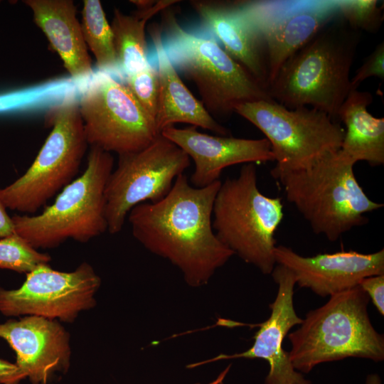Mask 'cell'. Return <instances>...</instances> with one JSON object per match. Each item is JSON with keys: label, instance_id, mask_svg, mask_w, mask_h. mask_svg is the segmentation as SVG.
I'll return each mask as SVG.
<instances>
[{"label": "cell", "instance_id": "e0dca14e", "mask_svg": "<svg viewBox=\"0 0 384 384\" xmlns=\"http://www.w3.org/2000/svg\"><path fill=\"white\" fill-rule=\"evenodd\" d=\"M0 338L16 352V366L32 384H49L69 365L68 336L53 319L28 316L0 324Z\"/></svg>", "mask_w": 384, "mask_h": 384}, {"label": "cell", "instance_id": "4dcf8cb0", "mask_svg": "<svg viewBox=\"0 0 384 384\" xmlns=\"http://www.w3.org/2000/svg\"><path fill=\"white\" fill-rule=\"evenodd\" d=\"M129 2L136 6L137 9H145L153 6L156 1L154 0H130Z\"/></svg>", "mask_w": 384, "mask_h": 384}, {"label": "cell", "instance_id": "484cf974", "mask_svg": "<svg viewBox=\"0 0 384 384\" xmlns=\"http://www.w3.org/2000/svg\"><path fill=\"white\" fill-rule=\"evenodd\" d=\"M126 85L140 105L155 119L159 97L157 70L149 65L145 69L128 76Z\"/></svg>", "mask_w": 384, "mask_h": 384}, {"label": "cell", "instance_id": "ffe728a7", "mask_svg": "<svg viewBox=\"0 0 384 384\" xmlns=\"http://www.w3.org/2000/svg\"><path fill=\"white\" fill-rule=\"evenodd\" d=\"M33 21L58 53L72 78L93 75L91 58L85 43L77 9L73 0H26Z\"/></svg>", "mask_w": 384, "mask_h": 384}, {"label": "cell", "instance_id": "4fadbf2b", "mask_svg": "<svg viewBox=\"0 0 384 384\" xmlns=\"http://www.w3.org/2000/svg\"><path fill=\"white\" fill-rule=\"evenodd\" d=\"M243 3L265 46L268 85L293 54L338 18V0H262Z\"/></svg>", "mask_w": 384, "mask_h": 384}, {"label": "cell", "instance_id": "277c9868", "mask_svg": "<svg viewBox=\"0 0 384 384\" xmlns=\"http://www.w3.org/2000/svg\"><path fill=\"white\" fill-rule=\"evenodd\" d=\"M354 165L338 151L306 169L272 176L313 232L334 242L366 224V214L383 207L366 194L356 178Z\"/></svg>", "mask_w": 384, "mask_h": 384}, {"label": "cell", "instance_id": "1f68e13d", "mask_svg": "<svg viewBox=\"0 0 384 384\" xmlns=\"http://www.w3.org/2000/svg\"><path fill=\"white\" fill-rule=\"evenodd\" d=\"M230 365L226 367L217 377L215 380H212L208 384H223V381L230 370Z\"/></svg>", "mask_w": 384, "mask_h": 384}, {"label": "cell", "instance_id": "3957f363", "mask_svg": "<svg viewBox=\"0 0 384 384\" xmlns=\"http://www.w3.org/2000/svg\"><path fill=\"white\" fill-rule=\"evenodd\" d=\"M369 301L357 286L306 313L300 326L288 334V354L295 370L308 373L321 363L348 358L383 361L384 336L370 320Z\"/></svg>", "mask_w": 384, "mask_h": 384}, {"label": "cell", "instance_id": "9a60e30c", "mask_svg": "<svg viewBox=\"0 0 384 384\" xmlns=\"http://www.w3.org/2000/svg\"><path fill=\"white\" fill-rule=\"evenodd\" d=\"M277 264L288 268L299 287L326 297L359 286L363 279L384 274V250L364 254L356 251L304 257L284 245L274 250Z\"/></svg>", "mask_w": 384, "mask_h": 384}, {"label": "cell", "instance_id": "52a82bcc", "mask_svg": "<svg viewBox=\"0 0 384 384\" xmlns=\"http://www.w3.org/2000/svg\"><path fill=\"white\" fill-rule=\"evenodd\" d=\"M283 217L282 199L260 191L257 169L250 163L244 164L236 177L221 181L213 203L212 227L234 255L268 274L277 265L274 236Z\"/></svg>", "mask_w": 384, "mask_h": 384}, {"label": "cell", "instance_id": "8fae6325", "mask_svg": "<svg viewBox=\"0 0 384 384\" xmlns=\"http://www.w3.org/2000/svg\"><path fill=\"white\" fill-rule=\"evenodd\" d=\"M78 102L90 146L119 156L144 149L161 134L127 86L109 75L90 83Z\"/></svg>", "mask_w": 384, "mask_h": 384}, {"label": "cell", "instance_id": "d4e9b609", "mask_svg": "<svg viewBox=\"0 0 384 384\" xmlns=\"http://www.w3.org/2000/svg\"><path fill=\"white\" fill-rule=\"evenodd\" d=\"M338 18L358 31L376 32L383 20L376 0H338Z\"/></svg>", "mask_w": 384, "mask_h": 384}, {"label": "cell", "instance_id": "83f0119b", "mask_svg": "<svg viewBox=\"0 0 384 384\" xmlns=\"http://www.w3.org/2000/svg\"><path fill=\"white\" fill-rule=\"evenodd\" d=\"M359 287L367 294L378 309L384 315V274L373 275L362 279Z\"/></svg>", "mask_w": 384, "mask_h": 384}, {"label": "cell", "instance_id": "6da1fadb", "mask_svg": "<svg viewBox=\"0 0 384 384\" xmlns=\"http://www.w3.org/2000/svg\"><path fill=\"white\" fill-rule=\"evenodd\" d=\"M220 184L219 180L196 188L184 174L179 175L163 199L140 203L127 215L134 238L177 267L193 287L206 284L234 255L212 227L213 206Z\"/></svg>", "mask_w": 384, "mask_h": 384}, {"label": "cell", "instance_id": "7c38bea8", "mask_svg": "<svg viewBox=\"0 0 384 384\" xmlns=\"http://www.w3.org/2000/svg\"><path fill=\"white\" fill-rule=\"evenodd\" d=\"M100 278L83 262L74 271L54 270L48 265L26 274L21 287H0V311L6 316H37L70 321L78 314L94 306Z\"/></svg>", "mask_w": 384, "mask_h": 384}, {"label": "cell", "instance_id": "f546056e", "mask_svg": "<svg viewBox=\"0 0 384 384\" xmlns=\"http://www.w3.org/2000/svg\"><path fill=\"white\" fill-rule=\"evenodd\" d=\"M6 208L0 202V238L9 236L14 233L11 217H9Z\"/></svg>", "mask_w": 384, "mask_h": 384}, {"label": "cell", "instance_id": "603a6c76", "mask_svg": "<svg viewBox=\"0 0 384 384\" xmlns=\"http://www.w3.org/2000/svg\"><path fill=\"white\" fill-rule=\"evenodd\" d=\"M81 30L87 48L93 53L100 70H116L119 67L113 33L101 1L83 0Z\"/></svg>", "mask_w": 384, "mask_h": 384}, {"label": "cell", "instance_id": "5b68a950", "mask_svg": "<svg viewBox=\"0 0 384 384\" xmlns=\"http://www.w3.org/2000/svg\"><path fill=\"white\" fill-rule=\"evenodd\" d=\"M114 167L111 153L90 146L83 173L38 215H14V233L36 248H54L68 239L87 242L107 231L105 188Z\"/></svg>", "mask_w": 384, "mask_h": 384}, {"label": "cell", "instance_id": "5bb4252c", "mask_svg": "<svg viewBox=\"0 0 384 384\" xmlns=\"http://www.w3.org/2000/svg\"><path fill=\"white\" fill-rule=\"evenodd\" d=\"M271 274L277 284V292L274 302L270 304L269 318L258 324L260 329L255 333L252 347L240 353L220 354L210 360L191 364L188 368L223 359L261 358L265 360L270 367L264 384H312L295 370L288 351L283 348L288 332L294 326L301 324L303 320L297 314L294 306V276L288 268L279 264Z\"/></svg>", "mask_w": 384, "mask_h": 384}, {"label": "cell", "instance_id": "7a4b0ae2", "mask_svg": "<svg viewBox=\"0 0 384 384\" xmlns=\"http://www.w3.org/2000/svg\"><path fill=\"white\" fill-rule=\"evenodd\" d=\"M329 23L293 54L270 82L267 91L289 108L311 106L331 118L351 88L350 70L359 35L342 19Z\"/></svg>", "mask_w": 384, "mask_h": 384}, {"label": "cell", "instance_id": "f1b7e54d", "mask_svg": "<svg viewBox=\"0 0 384 384\" xmlns=\"http://www.w3.org/2000/svg\"><path fill=\"white\" fill-rule=\"evenodd\" d=\"M25 378L16 364L0 359V384H18Z\"/></svg>", "mask_w": 384, "mask_h": 384}, {"label": "cell", "instance_id": "30bf717a", "mask_svg": "<svg viewBox=\"0 0 384 384\" xmlns=\"http://www.w3.org/2000/svg\"><path fill=\"white\" fill-rule=\"evenodd\" d=\"M190 164L188 156L161 134L140 151L119 155L105 192L107 231L119 233L134 206L163 199Z\"/></svg>", "mask_w": 384, "mask_h": 384}, {"label": "cell", "instance_id": "4316f807", "mask_svg": "<svg viewBox=\"0 0 384 384\" xmlns=\"http://www.w3.org/2000/svg\"><path fill=\"white\" fill-rule=\"evenodd\" d=\"M377 77L384 78V43H380L375 50L367 57L362 65L351 78V88L358 90L360 84L365 80Z\"/></svg>", "mask_w": 384, "mask_h": 384}, {"label": "cell", "instance_id": "cb8c5ba5", "mask_svg": "<svg viewBox=\"0 0 384 384\" xmlns=\"http://www.w3.org/2000/svg\"><path fill=\"white\" fill-rule=\"evenodd\" d=\"M50 260L49 255L38 252L15 233L0 238L1 269L28 274Z\"/></svg>", "mask_w": 384, "mask_h": 384}, {"label": "cell", "instance_id": "7402d4cb", "mask_svg": "<svg viewBox=\"0 0 384 384\" xmlns=\"http://www.w3.org/2000/svg\"><path fill=\"white\" fill-rule=\"evenodd\" d=\"M179 1L159 0L148 9H137L127 15L119 9L114 10L110 24L119 66L128 76L138 73L150 64L146 40V22L157 13Z\"/></svg>", "mask_w": 384, "mask_h": 384}, {"label": "cell", "instance_id": "8992f818", "mask_svg": "<svg viewBox=\"0 0 384 384\" xmlns=\"http://www.w3.org/2000/svg\"><path fill=\"white\" fill-rule=\"evenodd\" d=\"M166 51L174 68L196 86L201 103L213 117L226 118L242 104L273 100L243 66L230 57L211 34L203 36L182 28L164 13Z\"/></svg>", "mask_w": 384, "mask_h": 384}, {"label": "cell", "instance_id": "2e32d148", "mask_svg": "<svg viewBox=\"0 0 384 384\" xmlns=\"http://www.w3.org/2000/svg\"><path fill=\"white\" fill-rule=\"evenodd\" d=\"M161 134L181 149L194 162L190 183L196 188L206 187L220 180L225 168L239 164H260L274 161L270 142L231 136L210 135L196 127L183 129L170 127Z\"/></svg>", "mask_w": 384, "mask_h": 384}, {"label": "cell", "instance_id": "44dd1931", "mask_svg": "<svg viewBox=\"0 0 384 384\" xmlns=\"http://www.w3.org/2000/svg\"><path fill=\"white\" fill-rule=\"evenodd\" d=\"M372 102L368 92L353 90L348 95L337 115L346 127L339 151L355 164L364 161L376 166L384 164V118L368 112Z\"/></svg>", "mask_w": 384, "mask_h": 384}, {"label": "cell", "instance_id": "d6986e66", "mask_svg": "<svg viewBox=\"0 0 384 384\" xmlns=\"http://www.w3.org/2000/svg\"><path fill=\"white\" fill-rule=\"evenodd\" d=\"M158 63L159 97L155 122L161 133L176 123L201 127L220 136H230L229 130L218 123L181 80L165 49L162 30L149 28Z\"/></svg>", "mask_w": 384, "mask_h": 384}, {"label": "cell", "instance_id": "d6a6232c", "mask_svg": "<svg viewBox=\"0 0 384 384\" xmlns=\"http://www.w3.org/2000/svg\"><path fill=\"white\" fill-rule=\"evenodd\" d=\"M365 384H383L380 375L377 373L368 374L366 378Z\"/></svg>", "mask_w": 384, "mask_h": 384}, {"label": "cell", "instance_id": "836d02e7", "mask_svg": "<svg viewBox=\"0 0 384 384\" xmlns=\"http://www.w3.org/2000/svg\"><path fill=\"white\" fill-rule=\"evenodd\" d=\"M1 2V1H0Z\"/></svg>", "mask_w": 384, "mask_h": 384}, {"label": "cell", "instance_id": "9c48e42d", "mask_svg": "<svg viewBox=\"0 0 384 384\" xmlns=\"http://www.w3.org/2000/svg\"><path fill=\"white\" fill-rule=\"evenodd\" d=\"M265 136L276 161L271 174L306 169L341 149L345 129L314 108L289 109L274 100L246 102L235 108Z\"/></svg>", "mask_w": 384, "mask_h": 384}, {"label": "cell", "instance_id": "ba28073f", "mask_svg": "<svg viewBox=\"0 0 384 384\" xmlns=\"http://www.w3.org/2000/svg\"><path fill=\"white\" fill-rule=\"evenodd\" d=\"M45 118L52 129L35 160L21 177L0 188L3 206L26 215H33L75 179L88 146L74 93L51 107Z\"/></svg>", "mask_w": 384, "mask_h": 384}, {"label": "cell", "instance_id": "ac0fdd59", "mask_svg": "<svg viewBox=\"0 0 384 384\" xmlns=\"http://www.w3.org/2000/svg\"><path fill=\"white\" fill-rule=\"evenodd\" d=\"M190 4L225 51L267 90L265 46L243 1L192 0Z\"/></svg>", "mask_w": 384, "mask_h": 384}]
</instances>
